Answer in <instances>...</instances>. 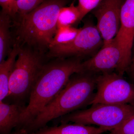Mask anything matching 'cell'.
Returning a JSON list of instances; mask_svg holds the SVG:
<instances>
[{"label":"cell","mask_w":134,"mask_h":134,"mask_svg":"<svg viewBox=\"0 0 134 134\" xmlns=\"http://www.w3.org/2000/svg\"><path fill=\"white\" fill-rule=\"evenodd\" d=\"M101 1L102 0H78L77 6L81 14L80 21L89 12H91Z\"/></svg>","instance_id":"19"},{"label":"cell","mask_w":134,"mask_h":134,"mask_svg":"<svg viewBox=\"0 0 134 134\" xmlns=\"http://www.w3.org/2000/svg\"><path fill=\"white\" fill-rule=\"evenodd\" d=\"M20 44L15 41L7 59L0 63V101H3L9 94L10 79L14 69Z\"/></svg>","instance_id":"13"},{"label":"cell","mask_w":134,"mask_h":134,"mask_svg":"<svg viewBox=\"0 0 134 134\" xmlns=\"http://www.w3.org/2000/svg\"><path fill=\"white\" fill-rule=\"evenodd\" d=\"M109 134H134V114L111 130Z\"/></svg>","instance_id":"18"},{"label":"cell","mask_w":134,"mask_h":134,"mask_svg":"<svg viewBox=\"0 0 134 134\" xmlns=\"http://www.w3.org/2000/svg\"><path fill=\"white\" fill-rule=\"evenodd\" d=\"M81 14L78 6L74 3L69 7H64L60 10L57 22V29L62 26H72L80 21Z\"/></svg>","instance_id":"15"},{"label":"cell","mask_w":134,"mask_h":134,"mask_svg":"<svg viewBox=\"0 0 134 134\" xmlns=\"http://www.w3.org/2000/svg\"><path fill=\"white\" fill-rule=\"evenodd\" d=\"M127 71H129L131 78L134 82V53L132 55V61Z\"/></svg>","instance_id":"22"},{"label":"cell","mask_w":134,"mask_h":134,"mask_svg":"<svg viewBox=\"0 0 134 134\" xmlns=\"http://www.w3.org/2000/svg\"><path fill=\"white\" fill-rule=\"evenodd\" d=\"M97 76L86 72L72 75L62 90L25 129L28 133L46 127L53 120L90 105L96 93Z\"/></svg>","instance_id":"2"},{"label":"cell","mask_w":134,"mask_h":134,"mask_svg":"<svg viewBox=\"0 0 134 134\" xmlns=\"http://www.w3.org/2000/svg\"><path fill=\"white\" fill-rule=\"evenodd\" d=\"M45 1L46 0H20L18 3L17 15L19 16V18L31 11Z\"/></svg>","instance_id":"17"},{"label":"cell","mask_w":134,"mask_h":134,"mask_svg":"<svg viewBox=\"0 0 134 134\" xmlns=\"http://www.w3.org/2000/svg\"><path fill=\"white\" fill-rule=\"evenodd\" d=\"M0 4L2 8V10L9 14V0H0Z\"/></svg>","instance_id":"21"},{"label":"cell","mask_w":134,"mask_h":134,"mask_svg":"<svg viewBox=\"0 0 134 134\" xmlns=\"http://www.w3.org/2000/svg\"><path fill=\"white\" fill-rule=\"evenodd\" d=\"M12 18L2 10L0 14V63L5 59L11 52L12 38L10 29Z\"/></svg>","instance_id":"14"},{"label":"cell","mask_w":134,"mask_h":134,"mask_svg":"<svg viewBox=\"0 0 134 134\" xmlns=\"http://www.w3.org/2000/svg\"><path fill=\"white\" fill-rule=\"evenodd\" d=\"M25 106L9 104L0 101V133L9 134L13 128L17 127Z\"/></svg>","instance_id":"11"},{"label":"cell","mask_w":134,"mask_h":134,"mask_svg":"<svg viewBox=\"0 0 134 134\" xmlns=\"http://www.w3.org/2000/svg\"><path fill=\"white\" fill-rule=\"evenodd\" d=\"M9 134H29L26 130L24 129L18 130L16 132L10 133Z\"/></svg>","instance_id":"23"},{"label":"cell","mask_w":134,"mask_h":134,"mask_svg":"<svg viewBox=\"0 0 134 134\" xmlns=\"http://www.w3.org/2000/svg\"><path fill=\"white\" fill-rule=\"evenodd\" d=\"M46 62L22 113L18 130L26 129L45 107L59 93L70 77L81 71L82 59L56 58Z\"/></svg>","instance_id":"1"},{"label":"cell","mask_w":134,"mask_h":134,"mask_svg":"<svg viewBox=\"0 0 134 134\" xmlns=\"http://www.w3.org/2000/svg\"><path fill=\"white\" fill-rule=\"evenodd\" d=\"M134 114V104L92 105L88 109L76 110L58 118L61 124L69 122L95 125L111 130Z\"/></svg>","instance_id":"5"},{"label":"cell","mask_w":134,"mask_h":134,"mask_svg":"<svg viewBox=\"0 0 134 134\" xmlns=\"http://www.w3.org/2000/svg\"><path fill=\"white\" fill-rule=\"evenodd\" d=\"M67 0H46L18 19L16 42L44 53L49 49L57 30L60 10Z\"/></svg>","instance_id":"3"},{"label":"cell","mask_w":134,"mask_h":134,"mask_svg":"<svg viewBox=\"0 0 134 134\" xmlns=\"http://www.w3.org/2000/svg\"><path fill=\"white\" fill-rule=\"evenodd\" d=\"M125 0H102L91 11L103 41V46L111 43L120 26L121 11Z\"/></svg>","instance_id":"9"},{"label":"cell","mask_w":134,"mask_h":134,"mask_svg":"<svg viewBox=\"0 0 134 134\" xmlns=\"http://www.w3.org/2000/svg\"><path fill=\"white\" fill-rule=\"evenodd\" d=\"M81 29H77L72 26H62L58 28L49 48L72 42L76 37Z\"/></svg>","instance_id":"16"},{"label":"cell","mask_w":134,"mask_h":134,"mask_svg":"<svg viewBox=\"0 0 134 134\" xmlns=\"http://www.w3.org/2000/svg\"><path fill=\"white\" fill-rule=\"evenodd\" d=\"M103 44V38L97 26L85 24L73 41L49 48L46 55L49 59L72 57L82 59L94 52Z\"/></svg>","instance_id":"7"},{"label":"cell","mask_w":134,"mask_h":134,"mask_svg":"<svg viewBox=\"0 0 134 134\" xmlns=\"http://www.w3.org/2000/svg\"><path fill=\"white\" fill-rule=\"evenodd\" d=\"M108 131H111V130L104 127L65 123L58 126H46L29 134H102Z\"/></svg>","instance_id":"12"},{"label":"cell","mask_w":134,"mask_h":134,"mask_svg":"<svg viewBox=\"0 0 134 134\" xmlns=\"http://www.w3.org/2000/svg\"><path fill=\"white\" fill-rule=\"evenodd\" d=\"M97 92L90 104H134V83L117 73L106 72L97 76Z\"/></svg>","instance_id":"6"},{"label":"cell","mask_w":134,"mask_h":134,"mask_svg":"<svg viewBox=\"0 0 134 134\" xmlns=\"http://www.w3.org/2000/svg\"><path fill=\"white\" fill-rule=\"evenodd\" d=\"M20 0H9V15L12 19H15L18 15V4Z\"/></svg>","instance_id":"20"},{"label":"cell","mask_w":134,"mask_h":134,"mask_svg":"<svg viewBox=\"0 0 134 134\" xmlns=\"http://www.w3.org/2000/svg\"><path fill=\"white\" fill-rule=\"evenodd\" d=\"M122 55V62L119 75H123L127 71L132 57L134 42V0H125L121 11L120 26L113 40Z\"/></svg>","instance_id":"8"},{"label":"cell","mask_w":134,"mask_h":134,"mask_svg":"<svg viewBox=\"0 0 134 134\" xmlns=\"http://www.w3.org/2000/svg\"><path fill=\"white\" fill-rule=\"evenodd\" d=\"M44 53L26 45L20 46L9 83V94L6 98L11 104L23 105L31 92L45 62Z\"/></svg>","instance_id":"4"},{"label":"cell","mask_w":134,"mask_h":134,"mask_svg":"<svg viewBox=\"0 0 134 134\" xmlns=\"http://www.w3.org/2000/svg\"><path fill=\"white\" fill-rule=\"evenodd\" d=\"M121 62V52L113 40L107 45L103 46L100 51L93 57L82 62L81 72L96 74L115 69L119 74Z\"/></svg>","instance_id":"10"}]
</instances>
